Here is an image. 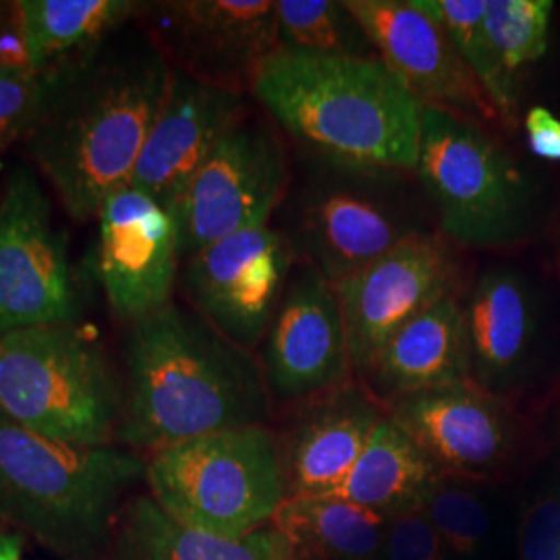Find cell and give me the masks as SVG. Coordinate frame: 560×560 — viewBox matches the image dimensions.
I'll list each match as a JSON object with an SVG mask.
<instances>
[{
  "label": "cell",
  "mask_w": 560,
  "mask_h": 560,
  "mask_svg": "<svg viewBox=\"0 0 560 560\" xmlns=\"http://www.w3.org/2000/svg\"><path fill=\"white\" fill-rule=\"evenodd\" d=\"M0 71H32L20 23L0 32Z\"/></svg>",
  "instance_id": "836d02e7"
},
{
  "label": "cell",
  "mask_w": 560,
  "mask_h": 560,
  "mask_svg": "<svg viewBox=\"0 0 560 560\" xmlns=\"http://www.w3.org/2000/svg\"><path fill=\"white\" fill-rule=\"evenodd\" d=\"M459 264L446 241L418 233L335 284L339 295L353 376L361 372L400 326L455 293Z\"/></svg>",
  "instance_id": "9a60e30c"
},
{
  "label": "cell",
  "mask_w": 560,
  "mask_h": 560,
  "mask_svg": "<svg viewBox=\"0 0 560 560\" xmlns=\"http://www.w3.org/2000/svg\"><path fill=\"white\" fill-rule=\"evenodd\" d=\"M384 65L421 102L474 120L501 119L436 21L411 0H345Z\"/></svg>",
  "instance_id": "e0dca14e"
},
{
  "label": "cell",
  "mask_w": 560,
  "mask_h": 560,
  "mask_svg": "<svg viewBox=\"0 0 560 560\" xmlns=\"http://www.w3.org/2000/svg\"><path fill=\"white\" fill-rule=\"evenodd\" d=\"M448 548L423 511L388 521L378 560H446Z\"/></svg>",
  "instance_id": "4dcf8cb0"
},
{
  "label": "cell",
  "mask_w": 560,
  "mask_h": 560,
  "mask_svg": "<svg viewBox=\"0 0 560 560\" xmlns=\"http://www.w3.org/2000/svg\"><path fill=\"white\" fill-rule=\"evenodd\" d=\"M20 27L32 71L44 75L78 59L138 20L136 0H20Z\"/></svg>",
  "instance_id": "cb8c5ba5"
},
{
  "label": "cell",
  "mask_w": 560,
  "mask_h": 560,
  "mask_svg": "<svg viewBox=\"0 0 560 560\" xmlns=\"http://www.w3.org/2000/svg\"><path fill=\"white\" fill-rule=\"evenodd\" d=\"M145 486L171 520L224 540L272 525L289 499L279 434L270 425L162 448L145 459Z\"/></svg>",
  "instance_id": "5b68a950"
},
{
  "label": "cell",
  "mask_w": 560,
  "mask_h": 560,
  "mask_svg": "<svg viewBox=\"0 0 560 560\" xmlns=\"http://www.w3.org/2000/svg\"><path fill=\"white\" fill-rule=\"evenodd\" d=\"M0 411L50 441L117 444L122 386L101 345L73 324L0 337Z\"/></svg>",
  "instance_id": "8992f818"
},
{
  "label": "cell",
  "mask_w": 560,
  "mask_h": 560,
  "mask_svg": "<svg viewBox=\"0 0 560 560\" xmlns=\"http://www.w3.org/2000/svg\"><path fill=\"white\" fill-rule=\"evenodd\" d=\"M245 115L243 92L173 69L166 98L129 185L175 214L201 164Z\"/></svg>",
  "instance_id": "ac0fdd59"
},
{
  "label": "cell",
  "mask_w": 560,
  "mask_h": 560,
  "mask_svg": "<svg viewBox=\"0 0 560 560\" xmlns=\"http://www.w3.org/2000/svg\"><path fill=\"white\" fill-rule=\"evenodd\" d=\"M521 560H560V490L529 502L521 521Z\"/></svg>",
  "instance_id": "1f68e13d"
},
{
  "label": "cell",
  "mask_w": 560,
  "mask_h": 560,
  "mask_svg": "<svg viewBox=\"0 0 560 560\" xmlns=\"http://www.w3.org/2000/svg\"><path fill=\"white\" fill-rule=\"evenodd\" d=\"M102 560H293V555L272 525L243 540H224L171 520L140 492L125 506Z\"/></svg>",
  "instance_id": "7402d4cb"
},
{
  "label": "cell",
  "mask_w": 560,
  "mask_h": 560,
  "mask_svg": "<svg viewBox=\"0 0 560 560\" xmlns=\"http://www.w3.org/2000/svg\"><path fill=\"white\" fill-rule=\"evenodd\" d=\"M463 381H471V351L457 293L400 326L360 376L361 386L384 409L405 395Z\"/></svg>",
  "instance_id": "ffe728a7"
},
{
  "label": "cell",
  "mask_w": 560,
  "mask_h": 560,
  "mask_svg": "<svg viewBox=\"0 0 560 560\" xmlns=\"http://www.w3.org/2000/svg\"><path fill=\"white\" fill-rule=\"evenodd\" d=\"M295 256L291 237L264 224L187 258L183 282L203 320L224 339L254 351L277 316Z\"/></svg>",
  "instance_id": "8fae6325"
},
{
  "label": "cell",
  "mask_w": 560,
  "mask_h": 560,
  "mask_svg": "<svg viewBox=\"0 0 560 560\" xmlns=\"http://www.w3.org/2000/svg\"><path fill=\"white\" fill-rule=\"evenodd\" d=\"M260 363L279 402L303 405L355 378L337 289L314 264L293 268Z\"/></svg>",
  "instance_id": "4fadbf2b"
},
{
  "label": "cell",
  "mask_w": 560,
  "mask_h": 560,
  "mask_svg": "<svg viewBox=\"0 0 560 560\" xmlns=\"http://www.w3.org/2000/svg\"><path fill=\"white\" fill-rule=\"evenodd\" d=\"M75 314L73 272L52 203L38 177L20 166L0 194V337L73 324Z\"/></svg>",
  "instance_id": "30bf717a"
},
{
  "label": "cell",
  "mask_w": 560,
  "mask_h": 560,
  "mask_svg": "<svg viewBox=\"0 0 560 560\" xmlns=\"http://www.w3.org/2000/svg\"><path fill=\"white\" fill-rule=\"evenodd\" d=\"M525 136L532 154L541 161L560 162V119L544 106H534L525 117Z\"/></svg>",
  "instance_id": "d6a6232c"
},
{
  "label": "cell",
  "mask_w": 560,
  "mask_h": 560,
  "mask_svg": "<svg viewBox=\"0 0 560 560\" xmlns=\"http://www.w3.org/2000/svg\"><path fill=\"white\" fill-rule=\"evenodd\" d=\"M277 48L335 57H378L345 2L279 0Z\"/></svg>",
  "instance_id": "484cf974"
},
{
  "label": "cell",
  "mask_w": 560,
  "mask_h": 560,
  "mask_svg": "<svg viewBox=\"0 0 560 560\" xmlns=\"http://www.w3.org/2000/svg\"><path fill=\"white\" fill-rule=\"evenodd\" d=\"M442 233L474 249L515 245L534 233L538 185L480 120L423 106L413 171Z\"/></svg>",
  "instance_id": "52a82bcc"
},
{
  "label": "cell",
  "mask_w": 560,
  "mask_h": 560,
  "mask_svg": "<svg viewBox=\"0 0 560 560\" xmlns=\"http://www.w3.org/2000/svg\"><path fill=\"white\" fill-rule=\"evenodd\" d=\"M442 478L441 469L386 413L337 494L393 520L421 511Z\"/></svg>",
  "instance_id": "603a6c76"
},
{
  "label": "cell",
  "mask_w": 560,
  "mask_h": 560,
  "mask_svg": "<svg viewBox=\"0 0 560 560\" xmlns=\"http://www.w3.org/2000/svg\"><path fill=\"white\" fill-rule=\"evenodd\" d=\"M98 277L120 320H143L171 303L179 272L177 222L133 185L108 196L101 214Z\"/></svg>",
  "instance_id": "2e32d148"
},
{
  "label": "cell",
  "mask_w": 560,
  "mask_h": 560,
  "mask_svg": "<svg viewBox=\"0 0 560 560\" xmlns=\"http://www.w3.org/2000/svg\"><path fill=\"white\" fill-rule=\"evenodd\" d=\"M25 538L18 532L0 529V560H21Z\"/></svg>",
  "instance_id": "e575fe53"
},
{
  "label": "cell",
  "mask_w": 560,
  "mask_h": 560,
  "mask_svg": "<svg viewBox=\"0 0 560 560\" xmlns=\"http://www.w3.org/2000/svg\"><path fill=\"white\" fill-rule=\"evenodd\" d=\"M42 98V75L0 71V154L30 133Z\"/></svg>",
  "instance_id": "f546056e"
},
{
  "label": "cell",
  "mask_w": 560,
  "mask_h": 560,
  "mask_svg": "<svg viewBox=\"0 0 560 560\" xmlns=\"http://www.w3.org/2000/svg\"><path fill=\"white\" fill-rule=\"evenodd\" d=\"M140 18L173 69L237 92L279 46L275 0L145 2Z\"/></svg>",
  "instance_id": "7c38bea8"
},
{
  "label": "cell",
  "mask_w": 560,
  "mask_h": 560,
  "mask_svg": "<svg viewBox=\"0 0 560 560\" xmlns=\"http://www.w3.org/2000/svg\"><path fill=\"white\" fill-rule=\"evenodd\" d=\"M471 381L502 397L532 358L540 310L536 291L520 272L492 268L481 272L465 305Z\"/></svg>",
  "instance_id": "44dd1931"
},
{
  "label": "cell",
  "mask_w": 560,
  "mask_h": 560,
  "mask_svg": "<svg viewBox=\"0 0 560 560\" xmlns=\"http://www.w3.org/2000/svg\"><path fill=\"white\" fill-rule=\"evenodd\" d=\"M421 511L434 525L448 552L474 555L488 532V513L480 499L467 488V481L444 476Z\"/></svg>",
  "instance_id": "f1b7e54d"
},
{
  "label": "cell",
  "mask_w": 560,
  "mask_h": 560,
  "mask_svg": "<svg viewBox=\"0 0 560 560\" xmlns=\"http://www.w3.org/2000/svg\"><path fill=\"white\" fill-rule=\"evenodd\" d=\"M423 15L441 25L446 38L455 46L463 62L469 67L478 80L488 101L497 108L499 117L513 120L517 113V98L509 92L501 80L494 60L490 55L486 34H483V15L486 0H411Z\"/></svg>",
  "instance_id": "83f0119b"
},
{
  "label": "cell",
  "mask_w": 560,
  "mask_h": 560,
  "mask_svg": "<svg viewBox=\"0 0 560 560\" xmlns=\"http://www.w3.org/2000/svg\"><path fill=\"white\" fill-rule=\"evenodd\" d=\"M171 75L148 32L122 30L42 75L38 115L23 141L73 221L96 219L131 183Z\"/></svg>",
  "instance_id": "6da1fadb"
},
{
  "label": "cell",
  "mask_w": 560,
  "mask_h": 560,
  "mask_svg": "<svg viewBox=\"0 0 560 560\" xmlns=\"http://www.w3.org/2000/svg\"><path fill=\"white\" fill-rule=\"evenodd\" d=\"M20 23L18 2H0V32Z\"/></svg>",
  "instance_id": "d590c367"
},
{
  "label": "cell",
  "mask_w": 560,
  "mask_h": 560,
  "mask_svg": "<svg viewBox=\"0 0 560 560\" xmlns=\"http://www.w3.org/2000/svg\"><path fill=\"white\" fill-rule=\"evenodd\" d=\"M386 413L448 478H501L520 448L511 407L474 381L405 395Z\"/></svg>",
  "instance_id": "5bb4252c"
},
{
  "label": "cell",
  "mask_w": 560,
  "mask_h": 560,
  "mask_svg": "<svg viewBox=\"0 0 560 560\" xmlns=\"http://www.w3.org/2000/svg\"><path fill=\"white\" fill-rule=\"evenodd\" d=\"M249 90L324 164L378 173L418 166L423 106L381 57L277 48Z\"/></svg>",
  "instance_id": "3957f363"
},
{
  "label": "cell",
  "mask_w": 560,
  "mask_h": 560,
  "mask_svg": "<svg viewBox=\"0 0 560 560\" xmlns=\"http://www.w3.org/2000/svg\"><path fill=\"white\" fill-rule=\"evenodd\" d=\"M386 409L360 382L300 405V413L279 434L289 499L330 497L355 467Z\"/></svg>",
  "instance_id": "d6986e66"
},
{
  "label": "cell",
  "mask_w": 560,
  "mask_h": 560,
  "mask_svg": "<svg viewBox=\"0 0 560 560\" xmlns=\"http://www.w3.org/2000/svg\"><path fill=\"white\" fill-rule=\"evenodd\" d=\"M289 185L282 143L247 115L233 125L189 183L177 212L180 256L241 231L264 226Z\"/></svg>",
  "instance_id": "9c48e42d"
},
{
  "label": "cell",
  "mask_w": 560,
  "mask_h": 560,
  "mask_svg": "<svg viewBox=\"0 0 560 560\" xmlns=\"http://www.w3.org/2000/svg\"><path fill=\"white\" fill-rule=\"evenodd\" d=\"M122 360L117 444L145 459L206 434L270 423L260 360L175 303L131 324Z\"/></svg>",
  "instance_id": "7a4b0ae2"
},
{
  "label": "cell",
  "mask_w": 560,
  "mask_h": 560,
  "mask_svg": "<svg viewBox=\"0 0 560 560\" xmlns=\"http://www.w3.org/2000/svg\"><path fill=\"white\" fill-rule=\"evenodd\" d=\"M141 481L125 446L50 441L0 411V521L57 560L104 559Z\"/></svg>",
  "instance_id": "277c9868"
},
{
  "label": "cell",
  "mask_w": 560,
  "mask_h": 560,
  "mask_svg": "<svg viewBox=\"0 0 560 560\" xmlns=\"http://www.w3.org/2000/svg\"><path fill=\"white\" fill-rule=\"evenodd\" d=\"M388 521L330 494L287 499L272 527L289 544L293 560H378Z\"/></svg>",
  "instance_id": "d4e9b609"
},
{
  "label": "cell",
  "mask_w": 560,
  "mask_h": 560,
  "mask_svg": "<svg viewBox=\"0 0 560 560\" xmlns=\"http://www.w3.org/2000/svg\"><path fill=\"white\" fill-rule=\"evenodd\" d=\"M552 9L550 0H486V42L501 80L515 96L517 73L548 50Z\"/></svg>",
  "instance_id": "4316f807"
},
{
  "label": "cell",
  "mask_w": 560,
  "mask_h": 560,
  "mask_svg": "<svg viewBox=\"0 0 560 560\" xmlns=\"http://www.w3.org/2000/svg\"><path fill=\"white\" fill-rule=\"evenodd\" d=\"M324 166L301 198L293 247L332 284L423 233L413 206L400 194V173Z\"/></svg>",
  "instance_id": "ba28073f"
}]
</instances>
